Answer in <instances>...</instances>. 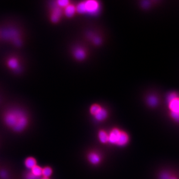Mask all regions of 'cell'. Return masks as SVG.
<instances>
[{"label": "cell", "mask_w": 179, "mask_h": 179, "mask_svg": "<svg viewBox=\"0 0 179 179\" xmlns=\"http://www.w3.org/2000/svg\"><path fill=\"white\" fill-rule=\"evenodd\" d=\"M99 140L102 143H106L109 141V136L104 131H101L99 132Z\"/></svg>", "instance_id": "16"}, {"label": "cell", "mask_w": 179, "mask_h": 179, "mask_svg": "<svg viewBox=\"0 0 179 179\" xmlns=\"http://www.w3.org/2000/svg\"><path fill=\"white\" fill-rule=\"evenodd\" d=\"M41 179H49V178H44V177H42Z\"/></svg>", "instance_id": "24"}, {"label": "cell", "mask_w": 179, "mask_h": 179, "mask_svg": "<svg viewBox=\"0 0 179 179\" xmlns=\"http://www.w3.org/2000/svg\"><path fill=\"white\" fill-rule=\"evenodd\" d=\"M30 171L34 175H35V176L38 177H41L42 176V168L38 165H36Z\"/></svg>", "instance_id": "12"}, {"label": "cell", "mask_w": 179, "mask_h": 179, "mask_svg": "<svg viewBox=\"0 0 179 179\" xmlns=\"http://www.w3.org/2000/svg\"><path fill=\"white\" fill-rule=\"evenodd\" d=\"M168 103L171 112L179 113V99L176 97Z\"/></svg>", "instance_id": "6"}, {"label": "cell", "mask_w": 179, "mask_h": 179, "mask_svg": "<svg viewBox=\"0 0 179 179\" xmlns=\"http://www.w3.org/2000/svg\"><path fill=\"white\" fill-rule=\"evenodd\" d=\"M99 3L94 0L82 2L76 7V11L80 14L87 13L91 15H96L99 12Z\"/></svg>", "instance_id": "3"}, {"label": "cell", "mask_w": 179, "mask_h": 179, "mask_svg": "<svg viewBox=\"0 0 179 179\" xmlns=\"http://www.w3.org/2000/svg\"><path fill=\"white\" fill-rule=\"evenodd\" d=\"M76 9L75 6L72 4H69L67 7L64 8V10L65 15L69 18L73 16L76 13Z\"/></svg>", "instance_id": "9"}, {"label": "cell", "mask_w": 179, "mask_h": 179, "mask_svg": "<svg viewBox=\"0 0 179 179\" xmlns=\"http://www.w3.org/2000/svg\"><path fill=\"white\" fill-rule=\"evenodd\" d=\"M0 36L3 39L11 42L17 47H20L22 44V35L21 32L16 28H8L0 32Z\"/></svg>", "instance_id": "2"}, {"label": "cell", "mask_w": 179, "mask_h": 179, "mask_svg": "<svg viewBox=\"0 0 179 179\" xmlns=\"http://www.w3.org/2000/svg\"><path fill=\"white\" fill-rule=\"evenodd\" d=\"M56 4L61 8H64L67 7L69 4H70V2L67 0H59L55 2Z\"/></svg>", "instance_id": "17"}, {"label": "cell", "mask_w": 179, "mask_h": 179, "mask_svg": "<svg viewBox=\"0 0 179 179\" xmlns=\"http://www.w3.org/2000/svg\"><path fill=\"white\" fill-rule=\"evenodd\" d=\"M128 140H129V137L127 134L124 132H120V135L116 144L119 145H123L126 144L128 142Z\"/></svg>", "instance_id": "11"}, {"label": "cell", "mask_w": 179, "mask_h": 179, "mask_svg": "<svg viewBox=\"0 0 179 179\" xmlns=\"http://www.w3.org/2000/svg\"><path fill=\"white\" fill-rule=\"evenodd\" d=\"M74 55L76 59L78 60H83L85 58L86 52L82 48H77L75 49L74 51Z\"/></svg>", "instance_id": "10"}, {"label": "cell", "mask_w": 179, "mask_h": 179, "mask_svg": "<svg viewBox=\"0 0 179 179\" xmlns=\"http://www.w3.org/2000/svg\"><path fill=\"white\" fill-rule=\"evenodd\" d=\"M6 64L8 69L15 73H20L21 71V61L19 58L16 56L9 57L6 60Z\"/></svg>", "instance_id": "4"}, {"label": "cell", "mask_w": 179, "mask_h": 179, "mask_svg": "<svg viewBox=\"0 0 179 179\" xmlns=\"http://www.w3.org/2000/svg\"><path fill=\"white\" fill-rule=\"evenodd\" d=\"M89 160L93 164H97L100 161V157L96 153H91L89 156Z\"/></svg>", "instance_id": "15"}, {"label": "cell", "mask_w": 179, "mask_h": 179, "mask_svg": "<svg viewBox=\"0 0 179 179\" xmlns=\"http://www.w3.org/2000/svg\"><path fill=\"white\" fill-rule=\"evenodd\" d=\"M25 167L31 170L32 168L37 165V160L32 157H28L24 161Z\"/></svg>", "instance_id": "8"}, {"label": "cell", "mask_w": 179, "mask_h": 179, "mask_svg": "<svg viewBox=\"0 0 179 179\" xmlns=\"http://www.w3.org/2000/svg\"><path fill=\"white\" fill-rule=\"evenodd\" d=\"M2 118L5 125L17 133L24 132L30 123V119L27 112L18 107L6 109L3 113Z\"/></svg>", "instance_id": "1"}, {"label": "cell", "mask_w": 179, "mask_h": 179, "mask_svg": "<svg viewBox=\"0 0 179 179\" xmlns=\"http://www.w3.org/2000/svg\"><path fill=\"white\" fill-rule=\"evenodd\" d=\"M169 179H178V178H177V177L176 176H174V175H172V176H171V177H170V178Z\"/></svg>", "instance_id": "23"}, {"label": "cell", "mask_w": 179, "mask_h": 179, "mask_svg": "<svg viewBox=\"0 0 179 179\" xmlns=\"http://www.w3.org/2000/svg\"><path fill=\"white\" fill-rule=\"evenodd\" d=\"M101 106H99V105H94L93 106H92L90 109V112L91 113L92 115H96L98 112H99L101 110Z\"/></svg>", "instance_id": "19"}, {"label": "cell", "mask_w": 179, "mask_h": 179, "mask_svg": "<svg viewBox=\"0 0 179 179\" xmlns=\"http://www.w3.org/2000/svg\"><path fill=\"white\" fill-rule=\"evenodd\" d=\"M120 132L118 129H114L112 130L109 136V141L112 143L116 144L120 135Z\"/></svg>", "instance_id": "7"}, {"label": "cell", "mask_w": 179, "mask_h": 179, "mask_svg": "<svg viewBox=\"0 0 179 179\" xmlns=\"http://www.w3.org/2000/svg\"><path fill=\"white\" fill-rule=\"evenodd\" d=\"M24 178V179H41V177L35 176V175H34L30 170L25 173Z\"/></svg>", "instance_id": "18"}, {"label": "cell", "mask_w": 179, "mask_h": 179, "mask_svg": "<svg viewBox=\"0 0 179 179\" xmlns=\"http://www.w3.org/2000/svg\"><path fill=\"white\" fill-rule=\"evenodd\" d=\"M62 8L55 2L51 5L50 18L53 23H57L59 21L62 15Z\"/></svg>", "instance_id": "5"}, {"label": "cell", "mask_w": 179, "mask_h": 179, "mask_svg": "<svg viewBox=\"0 0 179 179\" xmlns=\"http://www.w3.org/2000/svg\"><path fill=\"white\" fill-rule=\"evenodd\" d=\"M8 172L6 170H0V179H8Z\"/></svg>", "instance_id": "20"}, {"label": "cell", "mask_w": 179, "mask_h": 179, "mask_svg": "<svg viewBox=\"0 0 179 179\" xmlns=\"http://www.w3.org/2000/svg\"><path fill=\"white\" fill-rule=\"evenodd\" d=\"M172 175L168 172H164L160 177V179H169Z\"/></svg>", "instance_id": "21"}, {"label": "cell", "mask_w": 179, "mask_h": 179, "mask_svg": "<svg viewBox=\"0 0 179 179\" xmlns=\"http://www.w3.org/2000/svg\"><path fill=\"white\" fill-rule=\"evenodd\" d=\"M157 99L155 97H150L148 99L149 104L151 106H155L156 104H157Z\"/></svg>", "instance_id": "22"}, {"label": "cell", "mask_w": 179, "mask_h": 179, "mask_svg": "<svg viewBox=\"0 0 179 179\" xmlns=\"http://www.w3.org/2000/svg\"><path fill=\"white\" fill-rule=\"evenodd\" d=\"M52 174V170L50 167L46 166L42 168V176L43 177L49 178Z\"/></svg>", "instance_id": "14"}, {"label": "cell", "mask_w": 179, "mask_h": 179, "mask_svg": "<svg viewBox=\"0 0 179 179\" xmlns=\"http://www.w3.org/2000/svg\"><path fill=\"white\" fill-rule=\"evenodd\" d=\"M107 112L104 109H101V110L98 112L96 115H95L96 119L99 120H103L107 116Z\"/></svg>", "instance_id": "13"}]
</instances>
